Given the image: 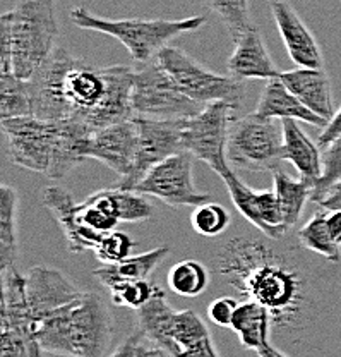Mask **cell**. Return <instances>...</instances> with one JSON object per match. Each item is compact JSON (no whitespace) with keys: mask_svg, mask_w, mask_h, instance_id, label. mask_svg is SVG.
Instances as JSON below:
<instances>
[{"mask_svg":"<svg viewBox=\"0 0 341 357\" xmlns=\"http://www.w3.org/2000/svg\"><path fill=\"white\" fill-rule=\"evenodd\" d=\"M134 74L136 67L93 66L68 48H55L28 79L33 115L79 122L91 132L134 117Z\"/></svg>","mask_w":341,"mask_h":357,"instance_id":"6da1fadb","label":"cell"},{"mask_svg":"<svg viewBox=\"0 0 341 357\" xmlns=\"http://www.w3.org/2000/svg\"><path fill=\"white\" fill-rule=\"evenodd\" d=\"M271 239L237 236L221 245L214 268L244 299L261 303L278 330L296 328L309 310V287Z\"/></svg>","mask_w":341,"mask_h":357,"instance_id":"7a4b0ae2","label":"cell"},{"mask_svg":"<svg viewBox=\"0 0 341 357\" xmlns=\"http://www.w3.org/2000/svg\"><path fill=\"white\" fill-rule=\"evenodd\" d=\"M7 155L23 169L64 178L83 163V143L91 131L74 121H47L35 115L2 119Z\"/></svg>","mask_w":341,"mask_h":357,"instance_id":"3957f363","label":"cell"},{"mask_svg":"<svg viewBox=\"0 0 341 357\" xmlns=\"http://www.w3.org/2000/svg\"><path fill=\"white\" fill-rule=\"evenodd\" d=\"M112 337V314L96 292H83L72 304L36 323V340L43 356H109Z\"/></svg>","mask_w":341,"mask_h":357,"instance_id":"277c9868","label":"cell"},{"mask_svg":"<svg viewBox=\"0 0 341 357\" xmlns=\"http://www.w3.org/2000/svg\"><path fill=\"white\" fill-rule=\"evenodd\" d=\"M70 21L81 29L98 31L118 40L127 48L137 66L157 59L159 52L177 36L198 31L206 24L205 16H192L184 20H144V17L109 20V17L96 16L83 6L70 10Z\"/></svg>","mask_w":341,"mask_h":357,"instance_id":"5b68a950","label":"cell"},{"mask_svg":"<svg viewBox=\"0 0 341 357\" xmlns=\"http://www.w3.org/2000/svg\"><path fill=\"white\" fill-rule=\"evenodd\" d=\"M136 312V325L157 340L168 356H218L205 319L192 310H173L165 289L159 285Z\"/></svg>","mask_w":341,"mask_h":357,"instance_id":"8992f818","label":"cell"},{"mask_svg":"<svg viewBox=\"0 0 341 357\" xmlns=\"http://www.w3.org/2000/svg\"><path fill=\"white\" fill-rule=\"evenodd\" d=\"M2 17H6L10 28L13 74L29 79L57 48L55 0H19Z\"/></svg>","mask_w":341,"mask_h":357,"instance_id":"52a82bcc","label":"cell"},{"mask_svg":"<svg viewBox=\"0 0 341 357\" xmlns=\"http://www.w3.org/2000/svg\"><path fill=\"white\" fill-rule=\"evenodd\" d=\"M283 122L281 119L251 114L233 119L228 132V163L240 170L268 172L276 169L283 158Z\"/></svg>","mask_w":341,"mask_h":357,"instance_id":"ba28073f","label":"cell"},{"mask_svg":"<svg viewBox=\"0 0 341 357\" xmlns=\"http://www.w3.org/2000/svg\"><path fill=\"white\" fill-rule=\"evenodd\" d=\"M131 103L134 115L151 119H189L206 107L185 95L158 59L136 67Z\"/></svg>","mask_w":341,"mask_h":357,"instance_id":"9c48e42d","label":"cell"},{"mask_svg":"<svg viewBox=\"0 0 341 357\" xmlns=\"http://www.w3.org/2000/svg\"><path fill=\"white\" fill-rule=\"evenodd\" d=\"M157 59L185 95L196 102L207 105L218 100H225L235 107H240V102L246 95V86L242 81L235 79L230 74L223 76L206 69L182 48L172 45H166Z\"/></svg>","mask_w":341,"mask_h":357,"instance_id":"30bf717a","label":"cell"},{"mask_svg":"<svg viewBox=\"0 0 341 357\" xmlns=\"http://www.w3.org/2000/svg\"><path fill=\"white\" fill-rule=\"evenodd\" d=\"M237 109L239 107L233 103L218 100L182 122L184 150L199 162H205L220 177L230 170L227 143Z\"/></svg>","mask_w":341,"mask_h":357,"instance_id":"8fae6325","label":"cell"},{"mask_svg":"<svg viewBox=\"0 0 341 357\" xmlns=\"http://www.w3.org/2000/svg\"><path fill=\"white\" fill-rule=\"evenodd\" d=\"M2 338L0 356H43L35 335V318L26 296V275L16 265L2 268Z\"/></svg>","mask_w":341,"mask_h":357,"instance_id":"7c38bea8","label":"cell"},{"mask_svg":"<svg viewBox=\"0 0 341 357\" xmlns=\"http://www.w3.org/2000/svg\"><path fill=\"white\" fill-rule=\"evenodd\" d=\"M194 160L189 151L168 156L157 163L132 189L158 198L173 208L199 206L209 201L211 195L196 188Z\"/></svg>","mask_w":341,"mask_h":357,"instance_id":"4fadbf2b","label":"cell"},{"mask_svg":"<svg viewBox=\"0 0 341 357\" xmlns=\"http://www.w3.org/2000/svg\"><path fill=\"white\" fill-rule=\"evenodd\" d=\"M139 131L136 167L129 177L120 178L118 188L132 189L154 165L184 150V119H151L134 115Z\"/></svg>","mask_w":341,"mask_h":357,"instance_id":"5bb4252c","label":"cell"},{"mask_svg":"<svg viewBox=\"0 0 341 357\" xmlns=\"http://www.w3.org/2000/svg\"><path fill=\"white\" fill-rule=\"evenodd\" d=\"M220 178H223L230 192V199L235 204L237 210L242 213L247 222H251L259 232L271 241H281L288 234V227L285 223L283 211H281L280 201L276 191L264 189L255 191L249 188L246 182L240 181L230 169Z\"/></svg>","mask_w":341,"mask_h":357,"instance_id":"9a60e30c","label":"cell"},{"mask_svg":"<svg viewBox=\"0 0 341 357\" xmlns=\"http://www.w3.org/2000/svg\"><path fill=\"white\" fill-rule=\"evenodd\" d=\"M137 146L139 131L134 117H131L91 132L83 143V155L105 163L120 178H125L136 167Z\"/></svg>","mask_w":341,"mask_h":357,"instance_id":"2e32d148","label":"cell"},{"mask_svg":"<svg viewBox=\"0 0 341 357\" xmlns=\"http://www.w3.org/2000/svg\"><path fill=\"white\" fill-rule=\"evenodd\" d=\"M26 296L35 318L36 335V323L79 299L83 290L77 289L62 271L55 268L33 266L26 273Z\"/></svg>","mask_w":341,"mask_h":357,"instance_id":"e0dca14e","label":"cell"},{"mask_svg":"<svg viewBox=\"0 0 341 357\" xmlns=\"http://www.w3.org/2000/svg\"><path fill=\"white\" fill-rule=\"evenodd\" d=\"M271 13L292 61L299 67H324L316 36L287 0H271Z\"/></svg>","mask_w":341,"mask_h":357,"instance_id":"ac0fdd59","label":"cell"},{"mask_svg":"<svg viewBox=\"0 0 341 357\" xmlns=\"http://www.w3.org/2000/svg\"><path fill=\"white\" fill-rule=\"evenodd\" d=\"M233 42H235V48L227 62L230 76L242 83L249 79L268 81L280 76L281 70L269 55L264 36L257 26L252 24Z\"/></svg>","mask_w":341,"mask_h":357,"instance_id":"d6986e66","label":"cell"},{"mask_svg":"<svg viewBox=\"0 0 341 357\" xmlns=\"http://www.w3.org/2000/svg\"><path fill=\"white\" fill-rule=\"evenodd\" d=\"M240 338V344L259 357H283L287 352L280 351L271 344L269 335L273 328L271 312L261 303L252 299H244L233 314L232 326Z\"/></svg>","mask_w":341,"mask_h":357,"instance_id":"ffe728a7","label":"cell"},{"mask_svg":"<svg viewBox=\"0 0 341 357\" xmlns=\"http://www.w3.org/2000/svg\"><path fill=\"white\" fill-rule=\"evenodd\" d=\"M280 79L302 100L319 117L331 121L336 114L333 105L331 79L324 67H299L294 70H283Z\"/></svg>","mask_w":341,"mask_h":357,"instance_id":"44dd1931","label":"cell"},{"mask_svg":"<svg viewBox=\"0 0 341 357\" xmlns=\"http://www.w3.org/2000/svg\"><path fill=\"white\" fill-rule=\"evenodd\" d=\"M43 204L51 211L54 218L61 225L70 252H84L95 249L102 237L88 232L77 222V203L72 195L61 185H47L43 189Z\"/></svg>","mask_w":341,"mask_h":357,"instance_id":"7402d4cb","label":"cell"},{"mask_svg":"<svg viewBox=\"0 0 341 357\" xmlns=\"http://www.w3.org/2000/svg\"><path fill=\"white\" fill-rule=\"evenodd\" d=\"M254 114L271 119H295L317 128H326L328 124L326 119L319 117L309 107L303 105L302 100L280 79V76L266 81Z\"/></svg>","mask_w":341,"mask_h":357,"instance_id":"603a6c76","label":"cell"},{"mask_svg":"<svg viewBox=\"0 0 341 357\" xmlns=\"http://www.w3.org/2000/svg\"><path fill=\"white\" fill-rule=\"evenodd\" d=\"M283 122V158L299 170L300 177L306 178L312 188L321 181L324 163H322V148L314 143L295 119H281Z\"/></svg>","mask_w":341,"mask_h":357,"instance_id":"cb8c5ba5","label":"cell"},{"mask_svg":"<svg viewBox=\"0 0 341 357\" xmlns=\"http://www.w3.org/2000/svg\"><path fill=\"white\" fill-rule=\"evenodd\" d=\"M168 255L170 245H159V248L151 249L143 255L127 256L122 261L106 263V265L96 268V270H93V277L106 290L120 284V282L144 280L154 273V270L165 261Z\"/></svg>","mask_w":341,"mask_h":357,"instance_id":"d4e9b609","label":"cell"},{"mask_svg":"<svg viewBox=\"0 0 341 357\" xmlns=\"http://www.w3.org/2000/svg\"><path fill=\"white\" fill-rule=\"evenodd\" d=\"M17 206L19 195L9 184L0 188V265H16L19 256L17 243Z\"/></svg>","mask_w":341,"mask_h":357,"instance_id":"484cf974","label":"cell"},{"mask_svg":"<svg viewBox=\"0 0 341 357\" xmlns=\"http://www.w3.org/2000/svg\"><path fill=\"white\" fill-rule=\"evenodd\" d=\"M77 222L88 232L103 237L120 222L110 189L93 192L88 199L77 204Z\"/></svg>","mask_w":341,"mask_h":357,"instance_id":"4316f807","label":"cell"},{"mask_svg":"<svg viewBox=\"0 0 341 357\" xmlns=\"http://www.w3.org/2000/svg\"><path fill=\"white\" fill-rule=\"evenodd\" d=\"M274 191H276L278 201H280L281 211H283L285 223L288 229L296 225L303 213L307 201L312 199V184L306 178H294L283 170H273Z\"/></svg>","mask_w":341,"mask_h":357,"instance_id":"83f0119b","label":"cell"},{"mask_svg":"<svg viewBox=\"0 0 341 357\" xmlns=\"http://www.w3.org/2000/svg\"><path fill=\"white\" fill-rule=\"evenodd\" d=\"M296 239L303 249L321 255L331 263L341 261L340 244L333 239L328 227V210L321 208L309 222L296 232Z\"/></svg>","mask_w":341,"mask_h":357,"instance_id":"f1b7e54d","label":"cell"},{"mask_svg":"<svg viewBox=\"0 0 341 357\" xmlns=\"http://www.w3.org/2000/svg\"><path fill=\"white\" fill-rule=\"evenodd\" d=\"M168 287L182 297H196L209 285V270L198 259H184L170 268Z\"/></svg>","mask_w":341,"mask_h":357,"instance_id":"f546056e","label":"cell"},{"mask_svg":"<svg viewBox=\"0 0 341 357\" xmlns=\"http://www.w3.org/2000/svg\"><path fill=\"white\" fill-rule=\"evenodd\" d=\"M33 115L31 93L28 79L10 74H2L0 77V117H24Z\"/></svg>","mask_w":341,"mask_h":357,"instance_id":"4dcf8cb0","label":"cell"},{"mask_svg":"<svg viewBox=\"0 0 341 357\" xmlns=\"http://www.w3.org/2000/svg\"><path fill=\"white\" fill-rule=\"evenodd\" d=\"M206 2L218 20L223 22L233 40L252 26L251 0H206Z\"/></svg>","mask_w":341,"mask_h":357,"instance_id":"1f68e13d","label":"cell"},{"mask_svg":"<svg viewBox=\"0 0 341 357\" xmlns=\"http://www.w3.org/2000/svg\"><path fill=\"white\" fill-rule=\"evenodd\" d=\"M191 223L196 232L201 236L218 237L228 229L232 217H230L227 208H223L221 204L206 201L194 208L191 215Z\"/></svg>","mask_w":341,"mask_h":357,"instance_id":"d6a6232c","label":"cell"},{"mask_svg":"<svg viewBox=\"0 0 341 357\" xmlns=\"http://www.w3.org/2000/svg\"><path fill=\"white\" fill-rule=\"evenodd\" d=\"M110 192L120 222H144L153 215V206L143 192L118 188V185L110 189Z\"/></svg>","mask_w":341,"mask_h":357,"instance_id":"836d02e7","label":"cell"},{"mask_svg":"<svg viewBox=\"0 0 341 357\" xmlns=\"http://www.w3.org/2000/svg\"><path fill=\"white\" fill-rule=\"evenodd\" d=\"M157 284H151L148 278L144 280H129L120 282L109 289L110 301L118 307H131V310H141L153 296Z\"/></svg>","mask_w":341,"mask_h":357,"instance_id":"e575fe53","label":"cell"},{"mask_svg":"<svg viewBox=\"0 0 341 357\" xmlns=\"http://www.w3.org/2000/svg\"><path fill=\"white\" fill-rule=\"evenodd\" d=\"M134 245L136 243L131 239L129 234L113 229L102 237V241L96 244V248L93 251H95V256L98 258V261L106 265V263L122 261L127 256H131V251Z\"/></svg>","mask_w":341,"mask_h":357,"instance_id":"d590c367","label":"cell"},{"mask_svg":"<svg viewBox=\"0 0 341 357\" xmlns=\"http://www.w3.org/2000/svg\"><path fill=\"white\" fill-rule=\"evenodd\" d=\"M322 163H324L322 177L312 191L314 203H317L326 195V191L341 178V137L333 141L328 148H324Z\"/></svg>","mask_w":341,"mask_h":357,"instance_id":"8d00e7d4","label":"cell"},{"mask_svg":"<svg viewBox=\"0 0 341 357\" xmlns=\"http://www.w3.org/2000/svg\"><path fill=\"white\" fill-rule=\"evenodd\" d=\"M110 356H168V352L157 340H153L143 328L136 325L131 335L115 351L110 352Z\"/></svg>","mask_w":341,"mask_h":357,"instance_id":"74e56055","label":"cell"},{"mask_svg":"<svg viewBox=\"0 0 341 357\" xmlns=\"http://www.w3.org/2000/svg\"><path fill=\"white\" fill-rule=\"evenodd\" d=\"M239 304L240 303L235 297H218V299H214L213 303L209 304V307H207V318H209L214 325L230 328V326H232L233 314H235Z\"/></svg>","mask_w":341,"mask_h":357,"instance_id":"f35d334b","label":"cell"},{"mask_svg":"<svg viewBox=\"0 0 341 357\" xmlns=\"http://www.w3.org/2000/svg\"><path fill=\"white\" fill-rule=\"evenodd\" d=\"M338 137H341V107L340 110H336V114L333 115L331 121L326 124V128H322V132L319 134L317 137V144L324 150L328 148L333 141H336Z\"/></svg>","mask_w":341,"mask_h":357,"instance_id":"ab89813d","label":"cell"},{"mask_svg":"<svg viewBox=\"0 0 341 357\" xmlns=\"http://www.w3.org/2000/svg\"><path fill=\"white\" fill-rule=\"evenodd\" d=\"M317 204L324 210H340L341 208V178L336 184H333L331 188L326 191V195L317 201Z\"/></svg>","mask_w":341,"mask_h":357,"instance_id":"60d3db41","label":"cell"},{"mask_svg":"<svg viewBox=\"0 0 341 357\" xmlns=\"http://www.w3.org/2000/svg\"><path fill=\"white\" fill-rule=\"evenodd\" d=\"M328 227L331 232L333 239L341 245V208L340 210H329L328 211Z\"/></svg>","mask_w":341,"mask_h":357,"instance_id":"b9f144b4","label":"cell"}]
</instances>
